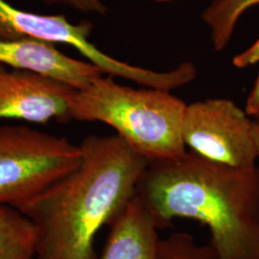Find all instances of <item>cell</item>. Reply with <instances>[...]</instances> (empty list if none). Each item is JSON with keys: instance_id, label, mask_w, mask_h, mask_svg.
<instances>
[{"instance_id": "3957f363", "label": "cell", "mask_w": 259, "mask_h": 259, "mask_svg": "<svg viewBox=\"0 0 259 259\" xmlns=\"http://www.w3.org/2000/svg\"><path fill=\"white\" fill-rule=\"evenodd\" d=\"M186 104L169 91L133 89L100 76L75 90L72 120L101 122L117 132L149 162L176 159L186 153L182 125Z\"/></svg>"}, {"instance_id": "ba28073f", "label": "cell", "mask_w": 259, "mask_h": 259, "mask_svg": "<svg viewBox=\"0 0 259 259\" xmlns=\"http://www.w3.org/2000/svg\"><path fill=\"white\" fill-rule=\"evenodd\" d=\"M0 65L47 76L76 90L104 75L90 62L76 60L54 44L34 38H0Z\"/></svg>"}, {"instance_id": "30bf717a", "label": "cell", "mask_w": 259, "mask_h": 259, "mask_svg": "<svg viewBox=\"0 0 259 259\" xmlns=\"http://www.w3.org/2000/svg\"><path fill=\"white\" fill-rule=\"evenodd\" d=\"M36 233L18 208L0 205V259H35Z\"/></svg>"}, {"instance_id": "2e32d148", "label": "cell", "mask_w": 259, "mask_h": 259, "mask_svg": "<svg viewBox=\"0 0 259 259\" xmlns=\"http://www.w3.org/2000/svg\"><path fill=\"white\" fill-rule=\"evenodd\" d=\"M252 133H253V139H254L255 147L257 150L259 157V114L254 116L252 119Z\"/></svg>"}, {"instance_id": "9c48e42d", "label": "cell", "mask_w": 259, "mask_h": 259, "mask_svg": "<svg viewBox=\"0 0 259 259\" xmlns=\"http://www.w3.org/2000/svg\"><path fill=\"white\" fill-rule=\"evenodd\" d=\"M110 228L102 254L97 259H157L159 228L138 195Z\"/></svg>"}, {"instance_id": "5bb4252c", "label": "cell", "mask_w": 259, "mask_h": 259, "mask_svg": "<svg viewBox=\"0 0 259 259\" xmlns=\"http://www.w3.org/2000/svg\"><path fill=\"white\" fill-rule=\"evenodd\" d=\"M233 65L238 68H244L259 63V38L247 50L234 57Z\"/></svg>"}, {"instance_id": "277c9868", "label": "cell", "mask_w": 259, "mask_h": 259, "mask_svg": "<svg viewBox=\"0 0 259 259\" xmlns=\"http://www.w3.org/2000/svg\"><path fill=\"white\" fill-rule=\"evenodd\" d=\"M80 145L27 125L0 126V205L16 207L81 162Z\"/></svg>"}, {"instance_id": "e0dca14e", "label": "cell", "mask_w": 259, "mask_h": 259, "mask_svg": "<svg viewBox=\"0 0 259 259\" xmlns=\"http://www.w3.org/2000/svg\"><path fill=\"white\" fill-rule=\"evenodd\" d=\"M155 1H169V0H155Z\"/></svg>"}, {"instance_id": "7a4b0ae2", "label": "cell", "mask_w": 259, "mask_h": 259, "mask_svg": "<svg viewBox=\"0 0 259 259\" xmlns=\"http://www.w3.org/2000/svg\"><path fill=\"white\" fill-rule=\"evenodd\" d=\"M159 229L176 218L208 227L217 259H259V167L218 163L190 151L149 162L137 193Z\"/></svg>"}, {"instance_id": "6da1fadb", "label": "cell", "mask_w": 259, "mask_h": 259, "mask_svg": "<svg viewBox=\"0 0 259 259\" xmlns=\"http://www.w3.org/2000/svg\"><path fill=\"white\" fill-rule=\"evenodd\" d=\"M81 162L54 184L16 206L36 233L35 259H97V233L137 193L149 161L118 137L91 136Z\"/></svg>"}, {"instance_id": "8992f818", "label": "cell", "mask_w": 259, "mask_h": 259, "mask_svg": "<svg viewBox=\"0 0 259 259\" xmlns=\"http://www.w3.org/2000/svg\"><path fill=\"white\" fill-rule=\"evenodd\" d=\"M93 29L90 21L72 23L64 15L36 14L0 0V38H34L56 46H69L104 74L137 81L140 74L139 67L116 60L93 45L90 40Z\"/></svg>"}, {"instance_id": "4fadbf2b", "label": "cell", "mask_w": 259, "mask_h": 259, "mask_svg": "<svg viewBox=\"0 0 259 259\" xmlns=\"http://www.w3.org/2000/svg\"><path fill=\"white\" fill-rule=\"evenodd\" d=\"M47 5H63L70 9L84 13L104 16L108 7L103 0H40Z\"/></svg>"}, {"instance_id": "7c38bea8", "label": "cell", "mask_w": 259, "mask_h": 259, "mask_svg": "<svg viewBox=\"0 0 259 259\" xmlns=\"http://www.w3.org/2000/svg\"><path fill=\"white\" fill-rule=\"evenodd\" d=\"M157 259H217L212 246H200L186 232H176L160 240Z\"/></svg>"}, {"instance_id": "5b68a950", "label": "cell", "mask_w": 259, "mask_h": 259, "mask_svg": "<svg viewBox=\"0 0 259 259\" xmlns=\"http://www.w3.org/2000/svg\"><path fill=\"white\" fill-rule=\"evenodd\" d=\"M182 138L192 152L226 165L254 166L259 157L252 119L229 99L213 98L187 105Z\"/></svg>"}, {"instance_id": "52a82bcc", "label": "cell", "mask_w": 259, "mask_h": 259, "mask_svg": "<svg viewBox=\"0 0 259 259\" xmlns=\"http://www.w3.org/2000/svg\"><path fill=\"white\" fill-rule=\"evenodd\" d=\"M75 90L47 76L0 65V120H72L70 101Z\"/></svg>"}, {"instance_id": "8fae6325", "label": "cell", "mask_w": 259, "mask_h": 259, "mask_svg": "<svg viewBox=\"0 0 259 259\" xmlns=\"http://www.w3.org/2000/svg\"><path fill=\"white\" fill-rule=\"evenodd\" d=\"M259 0H213L203 13V19L211 31L215 50L221 51L228 46L238 20L243 14Z\"/></svg>"}, {"instance_id": "9a60e30c", "label": "cell", "mask_w": 259, "mask_h": 259, "mask_svg": "<svg viewBox=\"0 0 259 259\" xmlns=\"http://www.w3.org/2000/svg\"><path fill=\"white\" fill-rule=\"evenodd\" d=\"M245 111L247 112L248 115L252 117L259 114V74L251 92L247 98Z\"/></svg>"}]
</instances>
